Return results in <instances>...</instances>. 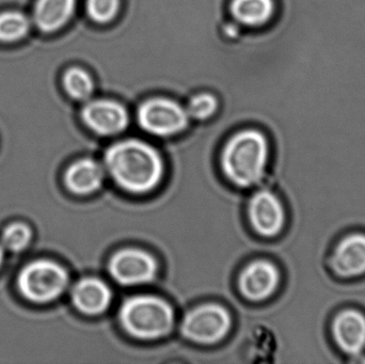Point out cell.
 Listing matches in <instances>:
<instances>
[{"label": "cell", "mask_w": 365, "mask_h": 364, "mask_svg": "<svg viewBox=\"0 0 365 364\" xmlns=\"http://www.w3.org/2000/svg\"><path fill=\"white\" fill-rule=\"evenodd\" d=\"M31 17L19 10L0 12V43L13 44L24 40L29 34Z\"/></svg>", "instance_id": "obj_17"}, {"label": "cell", "mask_w": 365, "mask_h": 364, "mask_svg": "<svg viewBox=\"0 0 365 364\" xmlns=\"http://www.w3.org/2000/svg\"><path fill=\"white\" fill-rule=\"evenodd\" d=\"M108 271L113 280L122 286H140L154 280L158 262L149 252L125 248L111 256Z\"/></svg>", "instance_id": "obj_7"}, {"label": "cell", "mask_w": 365, "mask_h": 364, "mask_svg": "<svg viewBox=\"0 0 365 364\" xmlns=\"http://www.w3.org/2000/svg\"><path fill=\"white\" fill-rule=\"evenodd\" d=\"M77 0H36L32 11V24L42 33L59 31L72 19Z\"/></svg>", "instance_id": "obj_14"}, {"label": "cell", "mask_w": 365, "mask_h": 364, "mask_svg": "<svg viewBox=\"0 0 365 364\" xmlns=\"http://www.w3.org/2000/svg\"><path fill=\"white\" fill-rule=\"evenodd\" d=\"M105 168L122 189L132 194L152 192L162 182L165 171L160 154L137 139L111 145L105 154Z\"/></svg>", "instance_id": "obj_1"}, {"label": "cell", "mask_w": 365, "mask_h": 364, "mask_svg": "<svg viewBox=\"0 0 365 364\" xmlns=\"http://www.w3.org/2000/svg\"><path fill=\"white\" fill-rule=\"evenodd\" d=\"M105 179L104 168L91 158L73 162L64 175L66 188L75 194H93L102 187Z\"/></svg>", "instance_id": "obj_15"}, {"label": "cell", "mask_w": 365, "mask_h": 364, "mask_svg": "<svg viewBox=\"0 0 365 364\" xmlns=\"http://www.w3.org/2000/svg\"><path fill=\"white\" fill-rule=\"evenodd\" d=\"M334 273L342 278H355L365 273V235H349L342 239L331 256Z\"/></svg>", "instance_id": "obj_12"}, {"label": "cell", "mask_w": 365, "mask_h": 364, "mask_svg": "<svg viewBox=\"0 0 365 364\" xmlns=\"http://www.w3.org/2000/svg\"><path fill=\"white\" fill-rule=\"evenodd\" d=\"M186 109L170 98L145 100L138 109V121L145 132L156 136H173L188 125Z\"/></svg>", "instance_id": "obj_6"}, {"label": "cell", "mask_w": 365, "mask_h": 364, "mask_svg": "<svg viewBox=\"0 0 365 364\" xmlns=\"http://www.w3.org/2000/svg\"><path fill=\"white\" fill-rule=\"evenodd\" d=\"M268 160V142L262 132L242 130L234 135L221 156L225 177L240 187H251L263 179Z\"/></svg>", "instance_id": "obj_2"}, {"label": "cell", "mask_w": 365, "mask_h": 364, "mask_svg": "<svg viewBox=\"0 0 365 364\" xmlns=\"http://www.w3.org/2000/svg\"><path fill=\"white\" fill-rule=\"evenodd\" d=\"M4 254H6V249H4V246H2V244L0 243V267L2 266V263H4Z\"/></svg>", "instance_id": "obj_22"}, {"label": "cell", "mask_w": 365, "mask_h": 364, "mask_svg": "<svg viewBox=\"0 0 365 364\" xmlns=\"http://www.w3.org/2000/svg\"><path fill=\"white\" fill-rule=\"evenodd\" d=\"M121 8V0H87L89 16L96 23L113 21Z\"/></svg>", "instance_id": "obj_20"}, {"label": "cell", "mask_w": 365, "mask_h": 364, "mask_svg": "<svg viewBox=\"0 0 365 364\" xmlns=\"http://www.w3.org/2000/svg\"><path fill=\"white\" fill-rule=\"evenodd\" d=\"M34 233L31 228L23 222H13L2 231L0 243L11 252H21L30 245Z\"/></svg>", "instance_id": "obj_19"}, {"label": "cell", "mask_w": 365, "mask_h": 364, "mask_svg": "<svg viewBox=\"0 0 365 364\" xmlns=\"http://www.w3.org/2000/svg\"><path fill=\"white\" fill-rule=\"evenodd\" d=\"M124 331L140 340L166 337L173 331L175 312L164 299L153 295H137L126 299L119 312Z\"/></svg>", "instance_id": "obj_3"}, {"label": "cell", "mask_w": 365, "mask_h": 364, "mask_svg": "<svg viewBox=\"0 0 365 364\" xmlns=\"http://www.w3.org/2000/svg\"><path fill=\"white\" fill-rule=\"evenodd\" d=\"M276 12L274 0H233L231 13L236 21L249 27L265 25Z\"/></svg>", "instance_id": "obj_16"}, {"label": "cell", "mask_w": 365, "mask_h": 364, "mask_svg": "<svg viewBox=\"0 0 365 364\" xmlns=\"http://www.w3.org/2000/svg\"><path fill=\"white\" fill-rule=\"evenodd\" d=\"M62 85L73 100H89L94 92L93 79L81 68H68L62 77Z\"/></svg>", "instance_id": "obj_18"}, {"label": "cell", "mask_w": 365, "mask_h": 364, "mask_svg": "<svg viewBox=\"0 0 365 364\" xmlns=\"http://www.w3.org/2000/svg\"><path fill=\"white\" fill-rule=\"evenodd\" d=\"M217 107L218 102L214 95L210 93H200L189 100L186 111L189 118L203 121L216 113Z\"/></svg>", "instance_id": "obj_21"}, {"label": "cell", "mask_w": 365, "mask_h": 364, "mask_svg": "<svg viewBox=\"0 0 365 364\" xmlns=\"http://www.w3.org/2000/svg\"><path fill=\"white\" fill-rule=\"evenodd\" d=\"M229 312L216 303L199 306L189 311L182 322L186 339L200 344H214L222 340L231 329Z\"/></svg>", "instance_id": "obj_5"}, {"label": "cell", "mask_w": 365, "mask_h": 364, "mask_svg": "<svg viewBox=\"0 0 365 364\" xmlns=\"http://www.w3.org/2000/svg\"><path fill=\"white\" fill-rule=\"evenodd\" d=\"M332 333L343 352L359 355L365 348V316L356 310L341 312L332 324Z\"/></svg>", "instance_id": "obj_13"}, {"label": "cell", "mask_w": 365, "mask_h": 364, "mask_svg": "<svg viewBox=\"0 0 365 364\" xmlns=\"http://www.w3.org/2000/svg\"><path fill=\"white\" fill-rule=\"evenodd\" d=\"M86 125L96 134L113 136L128 128L130 117L123 105L111 100H96L88 103L81 111Z\"/></svg>", "instance_id": "obj_8"}, {"label": "cell", "mask_w": 365, "mask_h": 364, "mask_svg": "<svg viewBox=\"0 0 365 364\" xmlns=\"http://www.w3.org/2000/svg\"><path fill=\"white\" fill-rule=\"evenodd\" d=\"M248 215L251 226L262 236H276L284 227V207L278 197L268 190H259L251 198Z\"/></svg>", "instance_id": "obj_9"}, {"label": "cell", "mask_w": 365, "mask_h": 364, "mask_svg": "<svg viewBox=\"0 0 365 364\" xmlns=\"http://www.w3.org/2000/svg\"><path fill=\"white\" fill-rule=\"evenodd\" d=\"M73 305L86 316H100L104 313L113 301L110 288L98 278H83L79 280L71 292Z\"/></svg>", "instance_id": "obj_11"}, {"label": "cell", "mask_w": 365, "mask_h": 364, "mask_svg": "<svg viewBox=\"0 0 365 364\" xmlns=\"http://www.w3.org/2000/svg\"><path fill=\"white\" fill-rule=\"evenodd\" d=\"M280 282L278 269L268 261H255L242 271L240 290L246 298L261 301L274 294Z\"/></svg>", "instance_id": "obj_10"}, {"label": "cell", "mask_w": 365, "mask_h": 364, "mask_svg": "<svg viewBox=\"0 0 365 364\" xmlns=\"http://www.w3.org/2000/svg\"><path fill=\"white\" fill-rule=\"evenodd\" d=\"M68 271L59 263L51 260H36L28 263L17 276L19 294L36 305L53 303L68 286Z\"/></svg>", "instance_id": "obj_4"}]
</instances>
